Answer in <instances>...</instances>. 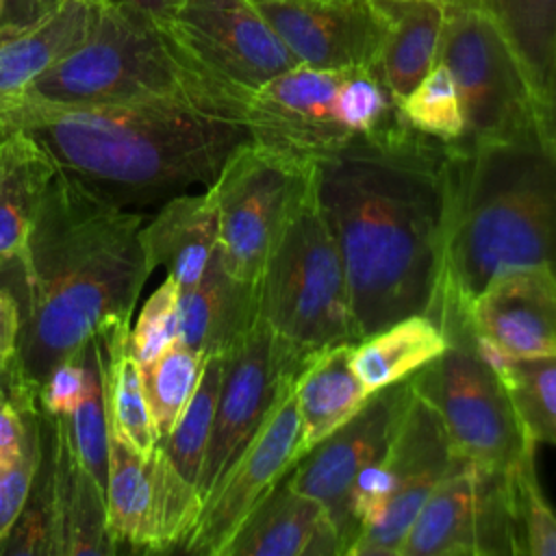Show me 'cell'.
<instances>
[{
    "label": "cell",
    "instance_id": "obj_4",
    "mask_svg": "<svg viewBox=\"0 0 556 556\" xmlns=\"http://www.w3.org/2000/svg\"><path fill=\"white\" fill-rule=\"evenodd\" d=\"M543 265L556 274V150L541 130L454 143L441 269L430 311L447 339L502 271Z\"/></svg>",
    "mask_w": 556,
    "mask_h": 556
},
{
    "label": "cell",
    "instance_id": "obj_33",
    "mask_svg": "<svg viewBox=\"0 0 556 556\" xmlns=\"http://www.w3.org/2000/svg\"><path fill=\"white\" fill-rule=\"evenodd\" d=\"M534 445H556V354L508 361L497 369Z\"/></svg>",
    "mask_w": 556,
    "mask_h": 556
},
{
    "label": "cell",
    "instance_id": "obj_1",
    "mask_svg": "<svg viewBox=\"0 0 556 556\" xmlns=\"http://www.w3.org/2000/svg\"><path fill=\"white\" fill-rule=\"evenodd\" d=\"M454 143L404 117L313 161V195L339 248L358 337L428 313L437 293Z\"/></svg>",
    "mask_w": 556,
    "mask_h": 556
},
{
    "label": "cell",
    "instance_id": "obj_46",
    "mask_svg": "<svg viewBox=\"0 0 556 556\" xmlns=\"http://www.w3.org/2000/svg\"><path fill=\"white\" fill-rule=\"evenodd\" d=\"M46 2V7H48V11H54L61 2H65V0H43Z\"/></svg>",
    "mask_w": 556,
    "mask_h": 556
},
{
    "label": "cell",
    "instance_id": "obj_27",
    "mask_svg": "<svg viewBox=\"0 0 556 556\" xmlns=\"http://www.w3.org/2000/svg\"><path fill=\"white\" fill-rule=\"evenodd\" d=\"M450 345L426 313L408 315L352 343L350 363L369 393L410 378Z\"/></svg>",
    "mask_w": 556,
    "mask_h": 556
},
{
    "label": "cell",
    "instance_id": "obj_5",
    "mask_svg": "<svg viewBox=\"0 0 556 556\" xmlns=\"http://www.w3.org/2000/svg\"><path fill=\"white\" fill-rule=\"evenodd\" d=\"M148 100H185L245 122L248 98L198 65L167 26L91 0L87 37L7 109L106 106Z\"/></svg>",
    "mask_w": 556,
    "mask_h": 556
},
{
    "label": "cell",
    "instance_id": "obj_26",
    "mask_svg": "<svg viewBox=\"0 0 556 556\" xmlns=\"http://www.w3.org/2000/svg\"><path fill=\"white\" fill-rule=\"evenodd\" d=\"M91 0H65L39 24L0 37V111L89 33Z\"/></svg>",
    "mask_w": 556,
    "mask_h": 556
},
{
    "label": "cell",
    "instance_id": "obj_7",
    "mask_svg": "<svg viewBox=\"0 0 556 556\" xmlns=\"http://www.w3.org/2000/svg\"><path fill=\"white\" fill-rule=\"evenodd\" d=\"M458 456L434 415L415 395L387 452L365 467L345 502V556H400L426 500Z\"/></svg>",
    "mask_w": 556,
    "mask_h": 556
},
{
    "label": "cell",
    "instance_id": "obj_6",
    "mask_svg": "<svg viewBox=\"0 0 556 556\" xmlns=\"http://www.w3.org/2000/svg\"><path fill=\"white\" fill-rule=\"evenodd\" d=\"M256 311L278 339L304 354L361 339L345 267L313 180L256 278Z\"/></svg>",
    "mask_w": 556,
    "mask_h": 556
},
{
    "label": "cell",
    "instance_id": "obj_15",
    "mask_svg": "<svg viewBox=\"0 0 556 556\" xmlns=\"http://www.w3.org/2000/svg\"><path fill=\"white\" fill-rule=\"evenodd\" d=\"M345 72L298 63L258 87L245 106L250 139L311 163L345 146L354 137L337 113Z\"/></svg>",
    "mask_w": 556,
    "mask_h": 556
},
{
    "label": "cell",
    "instance_id": "obj_9",
    "mask_svg": "<svg viewBox=\"0 0 556 556\" xmlns=\"http://www.w3.org/2000/svg\"><path fill=\"white\" fill-rule=\"evenodd\" d=\"M313 163L252 139L237 148L213 185L217 256L239 280L256 282L289 217L311 191Z\"/></svg>",
    "mask_w": 556,
    "mask_h": 556
},
{
    "label": "cell",
    "instance_id": "obj_29",
    "mask_svg": "<svg viewBox=\"0 0 556 556\" xmlns=\"http://www.w3.org/2000/svg\"><path fill=\"white\" fill-rule=\"evenodd\" d=\"M482 13L515 52L539 102L556 54V0H447ZM445 2V4H447Z\"/></svg>",
    "mask_w": 556,
    "mask_h": 556
},
{
    "label": "cell",
    "instance_id": "obj_19",
    "mask_svg": "<svg viewBox=\"0 0 556 556\" xmlns=\"http://www.w3.org/2000/svg\"><path fill=\"white\" fill-rule=\"evenodd\" d=\"M43 445L50 469L52 554H117L106 530V495L76 458L65 417L43 415Z\"/></svg>",
    "mask_w": 556,
    "mask_h": 556
},
{
    "label": "cell",
    "instance_id": "obj_40",
    "mask_svg": "<svg viewBox=\"0 0 556 556\" xmlns=\"http://www.w3.org/2000/svg\"><path fill=\"white\" fill-rule=\"evenodd\" d=\"M37 413L39 404L35 384H24L0 397V469L20 456L30 421Z\"/></svg>",
    "mask_w": 556,
    "mask_h": 556
},
{
    "label": "cell",
    "instance_id": "obj_16",
    "mask_svg": "<svg viewBox=\"0 0 556 556\" xmlns=\"http://www.w3.org/2000/svg\"><path fill=\"white\" fill-rule=\"evenodd\" d=\"M497 371L508 361L556 354V274L543 265L497 274L471 302L465 334Z\"/></svg>",
    "mask_w": 556,
    "mask_h": 556
},
{
    "label": "cell",
    "instance_id": "obj_47",
    "mask_svg": "<svg viewBox=\"0 0 556 556\" xmlns=\"http://www.w3.org/2000/svg\"><path fill=\"white\" fill-rule=\"evenodd\" d=\"M439 2H443V4H445V2H447V0H439Z\"/></svg>",
    "mask_w": 556,
    "mask_h": 556
},
{
    "label": "cell",
    "instance_id": "obj_14",
    "mask_svg": "<svg viewBox=\"0 0 556 556\" xmlns=\"http://www.w3.org/2000/svg\"><path fill=\"white\" fill-rule=\"evenodd\" d=\"M298 458L300 417L289 389L208 493L180 549L198 556H224L245 517L291 471Z\"/></svg>",
    "mask_w": 556,
    "mask_h": 556
},
{
    "label": "cell",
    "instance_id": "obj_35",
    "mask_svg": "<svg viewBox=\"0 0 556 556\" xmlns=\"http://www.w3.org/2000/svg\"><path fill=\"white\" fill-rule=\"evenodd\" d=\"M98 341V363L93 367L89 389L83 402L65 417L70 441L76 458L93 476L106 495L109 478V421H106V400H104V376H102V343Z\"/></svg>",
    "mask_w": 556,
    "mask_h": 556
},
{
    "label": "cell",
    "instance_id": "obj_18",
    "mask_svg": "<svg viewBox=\"0 0 556 556\" xmlns=\"http://www.w3.org/2000/svg\"><path fill=\"white\" fill-rule=\"evenodd\" d=\"M298 63L317 70L374 67L384 20L374 0H252Z\"/></svg>",
    "mask_w": 556,
    "mask_h": 556
},
{
    "label": "cell",
    "instance_id": "obj_45",
    "mask_svg": "<svg viewBox=\"0 0 556 556\" xmlns=\"http://www.w3.org/2000/svg\"><path fill=\"white\" fill-rule=\"evenodd\" d=\"M24 384H33L30 380H26L20 371V367H11V369H0V397L9 395L13 391H17Z\"/></svg>",
    "mask_w": 556,
    "mask_h": 556
},
{
    "label": "cell",
    "instance_id": "obj_42",
    "mask_svg": "<svg viewBox=\"0 0 556 556\" xmlns=\"http://www.w3.org/2000/svg\"><path fill=\"white\" fill-rule=\"evenodd\" d=\"M50 13L43 0H0V37L22 33Z\"/></svg>",
    "mask_w": 556,
    "mask_h": 556
},
{
    "label": "cell",
    "instance_id": "obj_24",
    "mask_svg": "<svg viewBox=\"0 0 556 556\" xmlns=\"http://www.w3.org/2000/svg\"><path fill=\"white\" fill-rule=\"evenodd\" d=\"M350 350L352 343H341L313 352L293 378L300 456L356 415L371 395L350 363Z\"/></svg>",
    "mask_w": 556,
    "mask_h": 556
},
{
    "label": "cell",
    "instance_id": "obj_41",
    "mask_svg": "<svg viewBox=\"0 0 556 556\" xmlns=\"http://www.w3.org/2000/svg\"><path fill=\"white\" fill-rule=\"evenodd\" d=\"M22 332V308L9 289H0V369L17 365V345Z\"/></svg>",
    "mask_w": 556,
    "mask_h": 556
},
{
    "label": "cell",
    "instance_id": "obj_12",
    "mask_svg": "<svg viewBox=\"0 0 556 556\" xmlns=\"http://www.w3.org/2000/svg\"><path fill=\"white\" fill-rule=\"evenodd\" d=\"M306 358L308 354L278 339L261 319L226 356L213 430L198 480L202 502L291 389Z\"/></svg>",
    "mask_w": 556,
    "mask_h": 556
},
{
    "label": "cell",
    "instance_id": "obj_31",
    "mask_svg": "<svg viewBox=\"0 0 556 556\" xmlns=\"http://www.w3.org/2000/svg\"><path fill=\"white\" fill-rule=\"evenodd\" d=\"M224 367H226V356L206 358L198 389L189 400L187 408L182 410L180 419L176 421V426L167 437L156 441V445L167 456V460L176 467V471L195 486L202 473V465H204V456H206V447L213 430Z\"/></svg>",
    "mask_w": 556,
    "mask_h": 556
},
{
    "label": "cell",
    "instance_id": "obj_36",
    "mask_svg": "<svg viewBox=\"0 0 556 556\" xmlns=\"http://www.w3.org/2000/svg\"><path fill=\"white\" fill-rule=\"evenodd\" d=\"M180 334V289L165 276L139 311L135 326L128 330V354L146 365L165 352Z\"/></svg>",
    "mask_w": 556,
    "mask_h": 556
},
{
    "label": "cell",
    "instance_id": "obj_43",
    "mask_svg": "<svg viewBox=\"0 0 556 556\" xmlns=\"http://www.w3.org/2000/svg\"><path fill=\"white\" fill-rule=\"evenodd\" d=\"M536 115H539V128L543 139L556 150V54H554V63H552L545 89L536 102Z\"/></svg>",
    "mask_w": 556,
    "mask_h": 556
},
{
    "label": "cell",
    "instance_id": "obj_32",
    "mask_svg": "<svg viewBox=\"0 0 556 556\" xmlns=\"http://www.w3.org/2000/svg\"><path fill=\"white\" fill-rule=\"evenodd\" d=\"M206 358L185 343L176 341L154 361L139 365L146 400L159 439L167 437L202 378Z\"/></svg>",
    "mask_w": 556,
    "mask_h": 556
},
{
    "label": "cell",
    "instance_id": "obj_30",
    "mask_svg": "<svg viewBox=\"0 0 556 556\" xmlns=\"http://www.w3.org/2000/svg\"><path fill=\"white\" fill-rule=\"evenodd\" d=\"M109 421V419H106ZM152 486L148 460L109 426L106 530L115 547L148 552Z\"/></svg>",
    "mask_w": 556,
    "mask_h": 556
},
{
    "label": "cell",
    "instance_id": "obj_39",
    "mask_svg": "<svg viewBox=\"0 0 556 556\" xmlns=\"http://www.w3.org/2000/svg\"><path fill=\"white\" fill-rule=\"evenodd\" d=\"M43 458V415L41 410L30 421L20 456L0 469V543L7 539L20 519L33 491L37 471Z\"/></svg>",
    "mask_w": 556,
    "mask_h": 556
},
{
    "label": "cell",
    "instance_id": "obj_22",
    "mask_svg": "<svg viewBox=\"0 0 556 556\" xmlns=\"http://www.w3.org/2000/svg\"><path fill=\"white\" fill-rule=\"evenodd\" d=\"M139 239L152 269L165 267L180 291L193 287L217 252V206L211 189L176 193L143 222Z\"/></svg>",
    "mask_w": 556,
    "mask_h": 556
},
{
    "label": "cell",
    "instance_id": "obj_17",
    "mask_svg": "<svg viewBox=\"0 0 556 556\" xmlns=\"http://www.w3.org/2000/svg\"><path fill=\"white\" fill-rule=\"evenodd\" d=\"M410 400V378L371 393L356 415L304 452L287 473L298 491L326 508L339 536L345 502L358 473L387 452Z\"/></svg>",
    "mask_w": 556,
    "mask_h": 556
},
{
    "label": "cell",
    "instance_id": "obj_38",
    "mask_svg": "<svg viewBox=\"0 0 556 556\" xmlns=\"http://www.w3.org/2000/svg\"><path fill=\"white\" fill-rule=\"evenodd\" d=\"M513 473L517 526L523 554L556 556V513L547 504L534 471V458L523 460Z\"/></svg>",
    "mask_w": 556,
    "mask_h": 556
},
{
    "label": "cell",
    "instance_id": "obj_3",
    "mask_svg": "<svg viewBox=\"0 0 556 556\" xmlns=\"http://www.w3.org/2000/svg\"><path fill=\"white\" fill-rule=\"evenodd\" d=\"M13 128L26 130L59 169L117 206L208 187L250 141L243 119L185 100L11 106L0 113V132Z\"/></svg>",
    "mask_w": 556,
    "mask_h": 556
},
{
    "label": "cell",
    "instance_id": "obj_44",
    "mask_svg": "<svg viewBox=\"0 0 556 556\" xmlns=\"http://www.w3.org/2000/svg\"><path fill=\"white\" fill-rule=\"evenodd\" d=\"M102 2L146 15L150 20L167 26V22L174 15V9L178 7L180 0H102Z\"/></svg>",
    "mask_w": 556,
    "mask_h": 556
},
{
    "label": "cell",
    "instance_id": "obj_11",
    "mask_svg": "<svg viewBox=\"0 0 556 556\" xmlns=\"http://www.w3.org/2000/svg\"><path fill=\"white\" fill-rule=\"evenodd\" d=\"M523 554L513 473L456 458L439 480L400 556Z\"/></svg>",
    "mask_w": 556,
    "mask_h": 556
},
{
    "label": "cell",
    "instance_id": "obj_13",
    "mask_svg": "<svg viewBox=\"0 0 556 556\" xmlns=\"http://www.w3.org/2000/svg\"><path fill=\"white\" fill-rule=\"evenodd\" d=\"M167 30L198 65L248 100L298 65L252 0H180Z\"/></svg>",
    "mask_w": 556,
    "mask_h": 556
},
{
    "label": "cell",
    "instance_id": "obj_21",
    "mask_svg": "<svg viewBox=\"0 0 556 556\" xmlns=\"http://www.w3.org/2000/svg\"><path fill=\"white\" fill-rule=\"evenodd\" d=\"M256 321V282L235 278L217 252L204 276L180 291L178 341L204 358L228 356Z\"/></svg>",
    "mask_w": 556,
    "mask_h": 556
},
{
    "label": "cell",
    "instance_id": "obj_34",
    "mask_svg": "<svg viewBox=\"0 0 556 556\" xmlns=\"http://www.w3.org/2000/svg\"><path fill=\"white\" fill-rule=\"evenodd\" d=\"M397 109L404 122L426 137L443 143H460L465 137L460 96L450 70L441 61L397 102Z\"/></svg>",
    "mask_w": 556,
    "mask_h": 556
},
{
    "label": "cell",
    "instance_id": "obj_10",
    "mask_svg": "<svg viewBox=\"0 0 556 556\" xmlns=\"http://www.w3.org/2000/svg\"><path fill=\"white\" fill-rule=\"evenodd\" d=\"M437 61L450 70L460 96L465 115L460 143H489L541 130L536 100L521 65L482 13L445 4Z\"/></svg>",
    "mask_w": 556,
    "mask_h": 556
},
{
    "label": "cell",
    "instance_id": "obj_28",
    "mask_svg": "<svg viewBox=\"0 0 556 556\" xmlns=\"http://www.w3.org/2000/svg\"><path fill=\"white\" fill-rule=\"evenodd\" d=\"M128 330L130 321H113L98 332L102 343L106 419L148 460L159 434L146 400L141 367L126 348Z\"/></svg>",
    "mask_w": 556,
    "mask_h": 556
},
{
    "label": "cell",
    "instance_id": "obj_23",
    "mask_svg": "<svg viewBox=\"0 0 556 556\" xmlns=\"http://www.w3.org/2000/svg\"><path fill=\"white\" fill-rule=\"evenodd\" d=\"M374 4L384 20V37L369 70L400 102L437 63L445 4L439 0H374Z\"/></svg>",
    "mask_w": 556,
    "mask_h": 556
},
{
    "label": "cell",
    "instance_id": "obj_2",
    "mask_svg": "<svg viewBox=\"0 0 556 556\" xmlns=\"http://www.w3.org/2000/svg\"><path fill=\"white\" fill-rule=\"evenodd\" d=\"M78 178L56 169L17 258L24 282L17 367L35 387L113 321H130L154 271L139 228Z\"/></svg>",
    "mask_w": 556,
    "mask_h": 556
},
{
    "label": "cell",
    "instance_id": "obj_25",
    "mask_svg": "<svg viewBox=\"0 0 556 556\" xmlns=\"http://www.w3.org/2000/svg\"><path fill=\"white\" fill-rule=\"evenodd\" d=\"M56 169L26 130L0 132V271L17 263Z\"/></svg>",
    "mask_w": 556,
    "mask_h": 556
},
{
    "label": "cell",
    "instance_id": "obj_37",
    "mask_svg": "<svg viewBox=\"0 0 556 556\" xmlns=\"http://www.w3.org/2000/svg\"><path fill=\"white\" fill-rule=\"evenodd\" d=\"M337 113L341 124L356 137L395 117L397 102L371 70H348L337 93Z\"/></svg>",
    "mask_w": 556,
    "mask_h": 556
},
{
    "label": "cell",
    "instance_id": "obj_20",
    "mask_svg": "<svg viewBox=\"0 0 556 556\" xmlns=\"http://www.w3.org/2000/svg\"><path fill=\"white\" fill-rule=\"evenodd\" d=\"M341 536L326 508L285 476L245 517L224 556H339Z\"/></svg>",
    "mask_w": 556,
    "mask_h": 556
},
{
    "label": "cell",
    "instance_id": "obj_8",
    "mask_svg": "<svg viewBox=\"0 0 556 556\" xmlns=\"http://www.w3.org/2000/svg\"><path fill=\"white\" fill-rule=\"evenodd\" d=\"M417 397L439 417L458 458L480 467L508 471L534 458L500 374L482 358L471 339H450V345L410 376Z\"/></svg>",
    "mask_w": 556,
    "mask_h": 556
}]
</instances>
